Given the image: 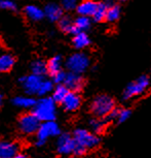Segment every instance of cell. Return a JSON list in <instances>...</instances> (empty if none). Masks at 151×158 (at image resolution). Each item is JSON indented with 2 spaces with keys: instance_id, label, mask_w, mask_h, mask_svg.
<instances>
[{
  "instance_id": "cell-1",
  "label": "cell",
  "mask_w": 151,
  "mask_h": 158,
  "mask_svg": "<svg viewBox=\"0 0 151 158\" xmlns=\"http://www.w3.org/2000/svg\"><path fill=\"white\" fill-rule=\"evenodd\" d=\"M56 101L52 97L42 96L35 102L32 113L38 118L40 122L50 121L56 119L57 114V108H56Z\"/></svg>"
},
{
  "instance_id": "cell-2",
  "label": "cell",
  "mask_w": 151,
  "mask_h": 158,
  "mask_svg": "<svg viewBox=\"0 0 151 158\" xmlns=\"http://www.w3.org/2000/svg\"><path fill=\"white\" fill-rule=\"evenodd\" d=\"M115 109V101L111 96L106 94L98 95L91 104V113L99 118H106Z\"/></svg>"
},
{
  "instance_id": "cell-3",
  "label": "cell",
  "mask_w": 151,
  "mask_h": 158,
  "mask_svg": "<svg viewBox=\"0 0 151 158\" xmlns=\"http://www.w3.org/2000/svg\"><path fill=\"white\" fill-rule=\"evenodd\" d=\"M61 133L60 127L56 123L55 120L40 122L39 127L36 131V145L42 146L49 138H54Z\"/></svg>"
},
{
  "instance_id": "cell-4",
  "label": "cell",
  "mask_w": 151,
  "mask_h": 158,
  "mask_svg": "<svg viewBox=\"0 0 151 158\" xmlns=\"http://www.w3.org/2000/svg\"><path fill=\"white\" fill-rule=\"evenodd\" d=\"M150 87V80L146 76H142L132 82L128 87L124 89L122 98L123 100H130L133 97H137L144 94Z\"/></svg>"
},
{
  "instance_id": "cell-5",
  "label": "cell",
  "mask_w": 151,
  "mask_h": 158,
  "mask_svg": "<svg viewBox=\"0 0 151 158\" xmlns=\"http://www.w3.org/2000/svg\"><path fill=\"white\" fill-rule=\"evenodd\" d=\"M90 57L85 53L82 52L74 53L66 61V67L68 68V70L79 74L85 73L87 70V68L90 67Z\"/></svg>"
},
{
  "instance_id": "cell-6",
  "label": "cell",
  "mask_w": 151,
  "mask_h": 158,
  "mask_svg": "<svg viewBox=\"0 0 151 158\" xmlns=\"http://www.w3.org/2000/svg\"><path fill=\"white\" fill-rule=\"evenodd\" d=\"M73 138L75 139L76 144L82 146L87 150H91L95 149L98 145L100 144V139L98 138L96 133H94L93 131H88L84 128H78L74 131Z\"/></svg>"
},
{
  "instance_id": "cell-7",
  "label": "cell",
  "mask_w": 151,
  "mask_h": 158,
  "mask_svg": "<svg viewBox=\"0 0 151 158\" xmlns=\"http://www.w3.org/2000/svg\"><path fill=\"white\" fill-rule=\"evenodd\" d=\"M40 121L33 113H28L21 116L19 120V128L21 132L26 135H32L36 133L39 127Z\"/></svg>"
},
{
  "instance_id": "cell-8",
  "label": "cell",
  "mask_w": 151,
  "mask_h": 158,
  "mask_svg": "<svg viewBox=\"0 0 151 158\" xmlns=\"http://www.w3.org/2000/svg\"><path fill=\"white\" fill-rule=\"evenodd\" d=\"M43 81V77L37 76V74L31 73L29 76L22 77L20 79V83L22 85L23 89L29 95L38 94V91L40 89L41 83Z\"/></svg>"
},
{
  "instance_id": "cell-9",
  "label": "cell",
  "mask_w": 151,
  "mask_h": 158,
  "mask_svg": "<svg viewBox=\"0 0 151 158\" xmlns=\"http://www.w3.org/2000/svg\"><path fill=\"white\" fill-rule=\"evenodd\" d=\"M76 142L72 135L68 133H60L57 142V151L60 155H72Z\"/></svg>"
},
{
  "instance_id": "cell-10",
  "label": "cell",
  "mask_w": 151,
  "mask_h": 158,
  "mask_svg": "<svg viewBox=\"0 0 151 158\" xmlns=\"http://www.w3.org/2000/svg\"><path fill=\"white\" fill-rule=\"evenodd\" d=\"M63 84L70 91L79 92L84 87V80L81 74L69 71L68 73H66V77H65V81Z\"/></svg>"
},
{
  "instance_id": "cell-11",
  "label": "cell",
  "mask_w": 151,
  "mask_h": 158,
  "mask_svg": "<svg viewBox=\"0 0 151 158\" xmlns=\"http://www.w3.org/2000/svg\"><path fill=\"white\" fill-rule=\"evenodd\" d=\"M61 103L67 112H75L81 106V97L78 92L69 91Z\"/></svg>"
},
{
  "instance_id": "cell-12",
  "label": "cell",
  "mask_w": 151,
  "mask_h": 158,
  "mask_svg": "<svg viewBox=\"0 0 151 158\" xmlns=\"http://www.w3.org/2000/svg\"><path fill=\"white\" fill-rule=\"evenodd\" d=\"M20 152L17 143L10 141H0V158H14Z\"/></svg>"
},
{
  "instance_id": "cell-13",
  "label": "cell",
  "mask_w": 151,
  "mask_h": 158,
  "mask_svg": "<svg viewBox=\"0 0 151 158\" xmlns=\"http://www.w3.org/2000/svg\"><path fill=\"white\" fill-rule=\"evenodd\" d=\"M44 17L52 22H58L63 17V7L57 3H48L43 8Z\"/></svg>"
},
{
  "instance_id": "cell-14",
  "label": "cell",
  "mask_w": 151,
  "mask_h": 158,
  "mask_svg": "<svg viewBox=\"0 0 151 158\" xmlns=\"http://www.w3.org/2000/svg\"><path fill=\"white\" fill-rule=\"evenodd\" d=\"M98 4L99 2L95 1V0H82L80 3L77 4L76 10L80 16L93 17L98 7Z\"/></svg>"
},
{
  "instance_id": "cell-15",
  "label": "cell",
  "mask_w": 151,
  "mask_h": 158,
  "mask_svg": "<svg viewBox=\"0 0 151 158\" xmlns=\"http://www.w3.org/2000/svg\"><path fill=\"white\" fill-rule=\"evenodd\" d=\"M24 14L32 22H39L44 18V11L36 4H28L24 8Z\"/></svg>"
},
{
  "instance_id": "cell-16",
  "label": "cell",
  "mask_w": 151,
  "mask_h": 158,
  "mask_svg": "<svg viewBox=\"0 0 151 158\" xmlns=\"http://www.w3.org/2000/svg\"><path fill=\"white\" fill-rule=\"evenodd\" d=\"M72 44L74 48H76L77 50H82L90 46L91 40L88 35L85 33V31H77L73 34Z\"/></svg>"
},
{
  "instance_id": "cell-17",
  "label": "cell",
  "mask_w": 151,
  "mask_h": 158,
  "mask_svg": "<svg viewBox=\"0 0 151 158\" xmlns=\"http://www.w3.org/2000/svg\"><path fill=\"white\" fill-rule=\"evenodd\" d=\"M36 100L34 99L31 95H21V96H17L13 99V103L17 108L20 109H32L34 106Z\"/></svg>"
},
{
  "instance_id": "cell-18",
  "label": "cell",
  "mask_w": 151,
  "mask_h": 158,
  "mask_svg": "<svg viewBox=\"0 0 151 158\" xmlns=\"http://www.w3.org/2000/svg\"><path fill=\"white\" fill-rule=\"evenodd\" d=\"M14 65V58L8 53L0 54V73H7Z\"/></svg>"
},
{
  "instance_id": "cell-19",
  "label": "cell",
  "mask_w": 151,
  "mask_h": 158,
  "mask_svg": "<svg viewBox=\"0 0 151 158\" xmlns=\"http://www.w3.org/2000/svg\"><path fill=\"white\" fill-rule=\"evenodd\" d=\"M59 22V28L65 33H69V34H74L76 33V29L74 26V21L71 20L69 17H62Z\"/></svg>"
},
{
  "instance_id": "cell-20",
  "label": "cell",
  "mask_w": 151,
  "mask_h": 158,
  "mask_svg": "<svg viewBox=\"0 0 151 158\" xmlns=\"http://www.w3.org/2000/svg\"><path fill=\"white\" fill-rule=\"evenodd\" d=\"M107 120L105 118H95L91 119L90 121V126L91 129L94 133L96 135H100V133H103L104 130L106 129V126H107Z\"/></svg>"
},
{
  "instance_id": "cell-21",
  "label": "cell",
  "mask_w": 151,
  "mask_h": 158,
  "mask_svg": "<svg viewBox=\"0 0 151 158\" xmlns=\"http://www.w3.org/2000/svg\"><path fill=\"white\" fill-rule=\"evenodd\" d=\"M62 57L59 55L54 56L52 58H50L48 61L46 62L47 65V73H49L50 76L55 74L58 71L62 70Z\"/></svg>"
},
{
  "instance_id": "cell-22",
  "label": "cell",
  "mask_w": 151,
  "mask_h": 158,
  "mask_svg": "<svg viewBox=\"0 0 151 158\" xmlns=\"http://www.w3.org/2000/svg\"><path fill=\"white\" fill-rule=\"evenodd\" d=\"M70 90L64 84H57V86L54 87V90H52V97L56 102L61 103L64 98L66 97V95L68 94V92Z\"/></svg>"
},
{
  "instance_id": "cell-23",
  "label": "cell",
  "mask_w": 151,
  "mask_h": 158,
  "mask_svg": "<svg viewBox=\"0 0 151 158\" xmlns=\"http://www.w3.org/2000/svg\"><path fill=\"white\" fill-rule=\"evenodd\" d=\"M120 14H121V10L118 5H116V4L108 5L107 11H106L105 20L107 21V22H110V23L116 22V21L119 19Z\"/></svg>"
},
{
  "instance_id": "cell-24",
  "label": "cell",
  "mask_w": 151,
  "mask_h": 158,
  "mask_svg": "<svg viewBox=\"0 0 151 158\" xmlns=\"http://www.w3.org/2000/svg\"><path fill=\"white\" fill-rule=\"evenodd\" d=\"M31 71L32 73L37 74V76L44 77L47 73V65L46 62L42 60H35L31 64Z\"/></svg>"
},
{
  "instance_id": "cell-25",
  "label": "cell",
  "mask_w": 151,
  "mask_h": 158,
  "mask_svg": "<svg viewBox=\"0 0 151 158\" xmlns=\"http://www.w3.org/2000/svg\"><path fill=\"white\" fill-rule=\"evenodd\" d=\"M74 26L76 31H87L91 27V19L90 17L80 16L74 20Z\"/></svg>"
},
{
  "instance_id": "cell-26",
  "label": "cell",
  "mask_w": 151,
  "mask_h": 158,
  "mask_svg": "<svg viewBox=\"0 0 151 158\" xmlns=\"http://www.w3.org/2000/svg\"><path fill=\"white\" fill-rule=\"evenodd\" d=\"M107 7H108V5L106 4L105 2H99V4H98V7H97L96 11H95L94 16L91 17L95 22H103V21L105 20Z\"/></svg>"
},
{
  "instance_id": "cell-27",
  "label": "cell",
  "mask_w": 151,
  "mask_h": 158,
  "mask_svg": "<svg viewBox=\"0 0 151 158\" xmlns=\"http://www.w3.org/2000/svg\"><path fill=\"white\" fill-rule=\"evenodd\" d=\"M52 90H54V82L49 81V80L43 79L37 95H40V96H46L47 94H49L50 92H52Z\"/></svg>"
},
{
  "instance_id": "cell-28",
  "label": "cell",
  "mask_w": 151,
  "mask_h": 158,
  "mask_svg": "<svg viewBox=\"0 0 151 158\" xmlns=\"http://www.w3.org/2000/svg\"><path fill=\"white\" fill-rule=\"evenodd\" d=\"M0 10L16 11L17 10V6L14 0H0Z\"/></svg>"
},
{
  "instance_id": "cell-29",
  "label": "cell",
  "mask_w": 151,
  "mask_h": 158,
  "mask_svg": "<svg viewBox=\"0 0 151 158\" xmlns=\"http://www.w3.org/2000/svg\"><path fill=\"white\" fill-rule=\"evenodd\" d=\"M131 115H132V111L130 109H120V110H118L117 117H116L117 123L120 124V123L126 122L130 117H131Z\"/></svg>"
},
{
  "instance_id": "cell-30",
  "label": "cell",
  "mask_w": 151,
  "mask_h": 158,
  "mask_svg": "<svg viewBox=\"0 0 151 158\" xmlns=\"http://www.w3.org/2000/svg\"><path fill=\"white\" fill-rule=\"evenodd\" d=\"M62 7L66 10H72L77 6V0H61Z\"/></svg>"
},
{
  "instance_id": "cell-31",
  "label": "cell",
  "mask_w": 151,
  "mask_h": 158,
  "mask_svg": "<svg viewBox=\"0 0 151 158\" xmlns=\"http://www.w3.org/2000/svg\"><path fill=\"white\" fill-rule=\"evenodd\" d=\"M52 82L56 84H63L65 81V77H66V73L63 70H60L58 73H56L55 74L52 76Z\"/></svg>"
},
{
  "instance_id": "cell-32",
  "label": "cell",
  "mask_w": 151,
  "mask_h": 158,
  "mask_svg": "<svg viewBox=\"0 0 151 158\" xmlns=\"http://www.w3.org/2000/svg\"><path fill=\"white\" fill-rule=\"evenodd\" d=\"M87 150L85 148H83L82 146L76 144L75 145V148H74V151H73V154L74 156H83V155L87 154Z\"/></svg>"
},
{
  "instance_id": "cell-33",
  "label": "cell",
  "mask_w": 151,
  "mask_h": 158,
  "mask_svg": "<svg viewBox=\"0 0 151 158\" xmlns=\"http://www.w3.org/2000/svg\"><path fill=\"white\" fill-rule=\"evenodd\" d=\"M24 157H27V155L26 154H24V153H21V152H19L17 155H16V157L14 158H24Z\"/></svg>"
},
{
  "instance_id": "cell-34",
  "label": "cell",
  "mask_w": 151,
  "mask_h": 158,
  "mask_svg": "<svg viewBox=\"0 0 151 158\" xmlns=\"http://www.w3.org/2000/svg\"><path fill=\"white\" fill-rule=\"evenodd\" d=\"M2 100H3V97H2V95L0 94V106H1V103H2Z\"/></svg>"
},
{
  "instance_id": "cell-35",
  "label": "cell",
  "mask_w": 151,
  "mask_h": 158,
  "mask_svg": "<svg viewBox=\"0 0 151 158\" xmlns=\"http://www.w3.org/2000/svg\"><path fill=\"white\" fill-rule=\"evenodd\" d=\"M121 1H126V0H121Z\"/></svg>"
}]
</instances>
